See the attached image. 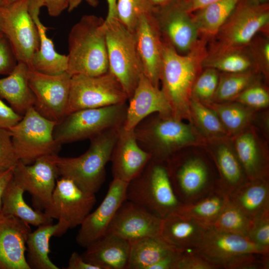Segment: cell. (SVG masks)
I'll return each mask as SVG.
<instances>
[{"mask_svg": "<svg viewBox=\"0 0 269 269\" xmlns=\"http://www.w3.org/2000/svg\"><path fill=\"white\" fill-rule=\"evenodd\" d=\"M131 244L115 234L106 233L86 248L81 255L87 262L100 269H126Z\"/></svg>", "mask_w": 269, "mask_h": 269, "instance_id": "cell-28", "label": "cell"}, {"mask_svg": "<svg viewBox=\"0 0 269 269\" xmlns=\"http://www.w3.org/2000/svg\"><path fill=\"white\" fill-rule=\"evenodd\" d=\"M126 198L161 219L177 212L182 205L172 186L166 162L153 158L128 183Z\"/></svg>", "mask_w": 269, "mask_h": 269, "instance_id": "cell-6", "label": "cell"}, {"mask_svg": "<svg viewBox=\"0 0 269 269\" xmlns=\"http://www.w3.org/2000/svg\"><path fill=\"white\" fill-rule=\"evenodd\" d=\"M161 219L141 206L126 199L118 209L106 233L115 234L130 242L158 236Z\"/></svg>", "mask_w": 269, "mask_h": 269, "instance_id": "cell-18", "label": "cell"}, {"mask_svg": "<svg viewBox=\"0 0 269 269\" xmlns=\"http://www.w3.org/2000/svg\"><path fill=\"white\" fill-rule=\"evenodd\" d=\"M127 101L128 97L123 87L109 71L95 76L74 75L71 77L66 115L80 110L121 104Z\"/></svg>", "mask_w": 269, "mask_h": 269, "instance_id": "cell-11", "label": "cell"}, {"mask_svg": "<svg viewBox=\"0 0 269 269\" xmlns=\"http://www.w3.org/2000/svg\"><path fill=\"white\" fill-rule=\"evenodd\" d=\"M128 104L78 110L66 115L54 130L56 142L61 145L84 139L124 125Z\"/></svg>", "mask_w": 269, "mask_h": 269, "instance_id": "cell-8", "label": "cell"}, {"mask_svg": "<svg viewBox=\"0 0 269 269\" xmlns=\"http://www.w3.org/2000/svg\"><path fill=\"white\" fill-rule=\"evenodd\" d=\"M105 33L109 71L119 81L129 100L143 74L134 33L115 17L105 19Z\"/></svg>", "mask_w": 269, "mask_h": 269, "instance_id": "cell-7", "label": "cell"}, {"mask_svg": "<svg viewBox=\"0 0 269 269\" xmlns=\"http://www.w3.org/2000/svg\"><path fill=\"white\" fill-rule=\"evenodd\" d=\"M248 238L266 252H269V210L252 220Z\"/></svg>", "mask_w": 269, "mask_h": 269, "instance_id": "cell-44", "label": "cell"}, {"mask_svg": "<svg viewBox=\"0 0 269 269\" xmlns=\"http://www.w3.org/2000/svg\"><path fill=\"white\" fill-rule=\"evenodd\" d=\"M24 191L12 178L4 191L1 211L36 227L53 223L44 212L32 208L23 198Z\"/></svg>", "mask_w": 269, "mask_h": 269, "instance_id": "cell-32", "label": "cell"}, {"mask_svg": "<svg viewBox=\"0 0 269 269\" xmlns=\"http://www.w3.org/2000/svg\"><path fill=\"white\" fill-rule=\"evenodd\" d=\"M29 68L26 64L18 62L10 74L0 79V98L5 100L21 116L34 107L35 102L28 81Z\"/></svg>", "mask_w": 269, "mask_h": 269, "instance_id": "cell-29", "label": "cell"}, {"mask_svg": "<svg viewBox=\"0 0 269 269\" xmlns=\"http://www.w3.org/2000/svg\"><path fill=\"white\" fill-rule=\"evenodd\" d=\"M44 6L42 0H28L30 15L36 25L39 35V48L34 55L31 69L47 74H57L67 71V55L58 53L52 40L47 36V27L39 17L40 8Z\"/></svg>", "mask_w": 269, "mask_h": 269, "instance_id": "cell-27", "label": "cell"}, {"mask_svg": "<svg viewBox=\"0 0 269 269\" xmlns=\"http://www.w3.org/2000/svg\"><path fill=\"white\" fill-rule=\"evenodd\" d=\"M59 176L50 155L31 164L18 160L13 169V180L32 197L35 209L43 211L49 203Z\"/></svg>", "mask_w": 269, "mask_h": 269, "instance_id": "cell-16", "label": "cell"}, {"mask_svg": "<svg viewBox=\"0 0 269 269\" xmlns=\"http://www.w3.org/2000/svg\"><path fill=\"white\" fill-rule=\"evenodd\" d=\"M154 12L181 3L183 0H146Z\"/></svg>", "mask_w": 269, "mask_h": 269, "instance_id": "cell-52", "label": "cell"}, {"mask_svg": "<svg viewBox=\"0 0 269 269\" xmlns=\"http://www.w3.org/2000/svg\"><path fill=\"white\" fill-rule=\"evenodd\" d=\"M205 105L217 114L230 137L252 125L255 119L256 110L236 101L211 102Z\"/></svg>", "mask_w": 269, "mask_h": 269, "instance_id": "cell-35", "label": "cell"}, {"mask_svg": "<svg viewBox=\"0 0 269 269\" xmlns=\"http://www.w3.org/2000/svg\"><path fill=\"white\" fill-rule=\"evenodd\" d=\"M212 228L178 213L161 219L159 236L178 252L193 251L204 243Z\"/></svg>", "mask_w": 269, "mask_h": 269, "instance_id": "cell-22", "label": "cell"}, {"mask_svg": "<svg viewBox=\"0 0 269 269\" xmlns=\"http://www.w3.org/2000/svg\"><path fill=\"white\" fill-rule=\"evenodd\" d=\"M230 139L248 180L269 179V150L257 129L251 125Z\"/></svg>", "mask_w": 269, "mask_h": 269, "instance_id": "cell-24", "label": "cell"}, {"mask_svg": "<svg viewBox=\"0 0 269 269\" xmlns=\"http://www.w3.org/2000/svg\"><path fill=\"white\" fill-rule=\"evenodd\" d=\"M130 243L131 249L127 269H149L150 266L175 252L159 236L145 237Z\"/></svg>", "mask_w": 269, "mask_h": 269, "instance_id": "cell-33", "label": "cell"}, {"mask_svg": "<svg viewBox=\"0 0 269 269\" xmlns=\"http://www.w3.org/2000/svg\"><path fill=\"white\" fill-rule=\"evenodd\" d=\"M18 161L9 130L0 128V171L14 167Z\"/></svg>", "mask_w": 269, "mask_h": 269, "instance_id": "cell-45", "label": "cell"}, {"mask_svg": "<svg viewBox=\"0 0 269 269\" xmlns=\"http://www.w3.org/2000/svg\"><path fill=\"white\" fill-rule=\"evenodd\" d=\"M252 220L228 201L211 228L215 231L248 237Z\"/></svg>", "mask_w": 269, "mask_h": 269, "instance_id": "cell-39", "label": "cell"}, {"mask_svg": "<svg viewBox=\"0 0 269 269\" xmlns=\"http://www.w3.org/2000/svg\"><path fill=\"white\" fill-rule=\"evenodd\" d=\"M259 54L260 61H261V68L265 75L267 76L269 67V43L268 41H266L262 44L259 50Z\"/></svg>", "mask_w": 269, "mask_h": 269, "instance_id": "cell-53", "label": "cell"}, {"mask_svg": "<svg viewBox=\"0 0 269 269\" xmlns=\"http://www.w3.org/2000/svg\"><path fill=\"white\" fill-rule=\"evenodd\" d=\"M28 0L0 5L1 31L9 41L18 62L30 68L39 48L38 30L28 7Z\"/></svg>", "mask_w": 269, "mask_h": 269, "instance_id": "cell-12", "label": "cell"}, {"mask_svg": "<svg viewBox=\"0 0 269 269\" xmlns=\"http://www.w3.org/2000/svg\"><path fill=\"white\" fill-rule=\"evenodd\" d=\"M96 202L95 194L87 193L71 180L60 177L57 179L51 200L43 211L60 222L68 231L81 225Z\"/></svg>", "mask_w": 269, "mask_h": 269, "instance_id": "cell-15", "label": "cell"}, {"mask_svg": "<svg viewBox=\"0 0 269 269\" xmlns=\"http://www.w3.org/2000/svg\"><path fill=\"white\" fill-rule=\"evenodd\" d=\"M13 167L0 171V211L1 209L3 193L8 184L12 178Z\"/></svg>", "mask_w": 269, "mask_h": 269, "instance_id": "cell-54", "label": "cell"}, {"mask_svg": "<svg viewBox=\"0 0 269 269\" xmlns=\"http://www.w3.org/2000/svg\"><path fill=\"white\" fill-rule=\"evenodd\" d=\"M128 183L114 179L100 205L85 218L76 235L77 243L86 248L105 235L118 209L126 199Z\"/></svg>", "mask_w": 269, "mask_h": 269, "instance_id": "cell-17", "label": "cell"}, {"mask_svg": "<svg viewBox=\"0 0 269 269\" xmlns=\"http://www.w3.org/2000/svg\"><path fill=\"white\" fill-rule=\"evenodd\" d=\"M219 79L217 70L207 68L196 79L193 86L191 98L204 105L213 102Z\"/></svg>", "mask_w": 269, "mask_h": 269, "instance_id": "cell-41", "label": "cell"}, {"mask_svg": "<svg viewBox=\"0 0 269 269\" xmlns=\"http://www.w3.org/2000/svg\"><path fill=\"white\" fill-rule=\"evenodd\" d=\"M249 3L254 5H262L268 3L269 0H246Z\"/></svg>", "mask_w": 269, "mask_h": 269, "instance_id": "cell-57", "label": "cell"}, {"mask_svg": "<svg viewBox=\"0 0 269 269\" xmlns=\"http://www.w3.org/2000/svg\"><path fill=\"white\" fill-rule=\"evenodd\" d=\"M190 114L192 124L206 139L230 137L217 114L192 98L190 103Z\"/></svg>", "mask_w": 269, "mask_h": 269, "instance_id": "cell-37", "label": "cell"}, {"mask_svg": "<svg viewBox=\"0 0 269 269\" xmlns=\"http://www.w3.org/2000/svg\"><path fill=\"white\" fill-rule=\"evenodd\" d=\"M16 0H3L1 5L8 4L12 3V2L16 1Z\"/></svg>", "mask_w": 269, "mask_h": 269, "instance_id": "cell-58", "label": "cell"}, {"mask_svg": "<svg viewBox=\"0 0 269 269\" xmlns=\"http://www.w3.org/2000/svg\"><path fill=\"white\" fill-rule=\"evenodd\" d=\"M2 32L1 31V26H0V33Z\"/></svg>", "mask_w": 269, "mask_h": 269, "instance_id": "cell-60", "label": "cell"}, {"mask_svg": "<svg viewBox=\"0 0 269 269\" xmlns=\"http://www.w3.org/2000/svg\"><path fill=\"white\" fill-rule=\"evenodd\" d=\"M83 1H85L89 5L94 7L99 4L98 0H68V12L74 10Z\"/></svg>", "mask_w": 269, "mask_h": 269, "instance_id": "cell-55", "label": "cell"}, {"mask_svg": "<svg viewBox=\"0 0 269 269\" xmlns=\"http://www.w3.org/2000/svg\"><path fill=\"white\" fill-rule=\"evenodd\" d=\"M22 116L16 113L0 98V128L8 129L17 123Z\"/></svg>", "mask_w": 269, "mask_h": 269, "instance_id": "cell-48", "label": "cell"}, {"mask_svg": "<svg viewBox=\"0 0 269 269\" xmlns=\"http://www.w3.org/2000/svg\"><path fill=\"white\" fill-rule=\"evenodd\" d=\"M49 15L57 17L67 9L68 0H42Z\"/></svg>", "mask_w": 269, "mask_h": 269, "instance_id": "cell-50", "label": "cell"}, {"mask_svg": "<svg viewBox=\"0 0 269 269\" xmlns=\"http://www.w3.org/2000/svg\"><path fill=\"white\" fill-rule=\"evenodd\" d=\"M203 147L216 167L219 187L228 196L248 180L230 137L206 139Z\"/></svg>", "mask_w": 269, "mask_h": 269, "instance_id": "cell-26", "label": "cell"}, {"mask_svg": "<svg viewBox=\"0 0 269 269\" xmlns=\"http://www.w3.org/2000/svg\"><path fill=\"white\" fill-rule=\"evenodd\" d=\"M228 201V196L219 187L195 202L182 204L176 213L211 227Z\"/></svg>", "mask_w": 269, "mask_h": 269, "instance_id": "cell-36", "label": "cell"}, {"mask_svg": "<svg viewBox=\"0 0 269 269\" xmlns=\"http://www.w3.org/2000/svg\"><path fill=\"white\" fill-rule=\"evenodd\" d=\"M143 74L159 87L163 41L153 11L139 16L134 30Z\"/></svg>", "mask_w": 269, "mask_h": 269, "instance_id": "cell-19", "label": "cell"}, {"mask_svg": "<svg viewBox=\"0 0 269 269\" xmlns=\"http://www.w3.org/2000/svg\"><path fill=\"white\" fill-rule=\"evenodd\" d=\"M3 0H0V5H1Z\"/></svg>", "mask_w": 269, "mask_h": 269, "instance_id": "cell-59", "label": "cell"}, {"mask_svg": "<svg viewBox=\"0 0 269 269\" xmlns=\"http://www.w3.org/2000/svg\"><path fill=\"white\" fill-rule=\"evenodd\" d=\"M119 128L107 130L91 138L87 150L78 157L50 155L59 176L71 180L86 193L95 194L105 181L106 166L110 161Z\"/></svg>", "mask_w": 269, "mask_h": 269, "instance_id": "cell-5", "label": "cell"}, {"mask_svg": "<svg viewBox=\"0 0 269 269\" xmlns=\"http://www.w3.org/2000/svg\"><path fill=\"white\" fill-rule=\"evenodd\" d=\"M228 199L253 220L269 210V179L248 180L233 191Z\"/></svg>", "mask_w": 269, "mask_h": 269, "instance_id": "cell-31", "label": "cell"}, {"mask_svg": "<svg viewBox=\"0 0 269 269\" xmlns=\"http://www.w3.org/2000/svg\"><path fill=\"white\" fill-rule=\"evenodd\" d=\"M128 101L123 125L127 130H134L142 120L153 113L172 115L171 108L163 91L159 87L154 86L143 74Z\"/></svg>", "mask_w": 269, "mask_h": 269, "instance_id": "cell-25", "label": "cell"}, {"mask_svg": "<svg viewBox=\"0 0 269 269\" xmlns=\"http://www.w3.org/2000/svg\"><path fill=\"white\" fill-rule=\"evenodd\" d=\"M56 122L46 119L33 107L9 128L18 160L31 164L45 156L57 154L60 146L53 133Z\"/></svg>", "mask_w": 269, "mask_h": 269, "instance_id": "cell-9", "label": "cell"}, {"mask_svg": "<svg viewBox=\"0 0 269 269\" xmlns=\"http://www.w3.org/2000/svg\"><path fill=\"white\" fill-rule=\"evenodd\" d=\"M151 158L150 154L139 145L134 130H127L123 126L118 129L110 158L114 179L129 183L140 173Z\"/></svg>", "mask_w": 269, "mask_h": 269, "instance_id": "cell-21", "label": "cell"}, {"mask_svg": "<svg viewBox=\"0 0 269 269\" xmlns=\"http://www.w3.org/2000/svg\"><path fill=\"white\" fill-rule=\"evenodd\" d=\"M68 67L71 76H98L109 71L105 19L83 15L68 36Z\"/></svg>", "mask_w": 269, "mask_h": 269, "instance_id": "cell-4", "label": "cell"}, {"mask_svg": "<svg viewBox=\"0 0 269 269\" xmlns=\"http://www.w3.org/2000/svg\"><path fill=\"white\" fill-rule=\"evenodd\" d=\"M252 71L226 73L219 75L218 86L213 102L223 103L233 101L245 89L255 84Z\"/></svg>", "mask_w": 269, "mask_h": 269, "instance_id": "cell-38", "label": "cell"}, {"mask_svg": "<svg viewBox=\"0 0 269 269\" xmlns=\"http://www.w3.org/2000/svg\"><path fill=\"white\" fill-rule=\"evenodd\" d=\"M151 11H153L146 0H117V17L121 23L132 31H134L139 16Z\"/></svg>", "mask_w": 269, "mask_h": 269, "instance_id": "cell-42", "label": "cell"}, {"mask_svg": "<svg viewBox=\"0 0 269 269\" xmlns=\"http://www.w3.org/2000/svg\"><path fill=\"white\" fill-rule=\"evenodd\" d=\"M37 227L30 232L26 241V260L30 269H59L49 257L50 241L53 236L60 237L67 231L58 221L55 224Z\"/></svg>", "mask_w": 269, "mask_h": 269, "instance_id": "cell-30", "label": "cell"}, {"mask_svg": "<svg viewBox=\"0 0 269 269\" xmlns=\"http://www.w3.org/2000/svg\"><path fill=\"white\" fill-rule=\"evenodd\" d=\"M117 0H106L108 4V13L106 20L117 17L116 6Z\"/></svg>", "mask_w": 269, "mask_h": 269, "instance_id": "cell-56", "label": "cell"}, {"mask_svg": "<svg viewBox=\"0 0 269 269\" xmlns=\"http://www.w3.org/2000/svg\"><path fill=\"white\" fill-rule=\"evenodd\" d=\"M31 231L27 223L0 211V269H30L26 241Z\"/></svg>", "mask_w": 269, "mask_h": 269, "instance_id": "cell-23", "label": "cell"}, {"mask_svg": "<svg viewBox=\"0 0 269 269\" xmlns=\"http://www.w3.org/2000/svg\"><path fill=\"white\" fill-rule=\"evenodd\" d=\"M154 13L162 40L178 53L187 54L199 44L197 28L182 2Z\"/></svg>", "mask_w": 269, "mask_h": 269, "instance_id": "cell-20", "label": "cell"}, {"mask_svg": "<svg viewBox=\"0 0 269 269\" xmlns=\"http://www.w3.org/2000/svg\"><path fill=\"white\" fill-rule=\"evenodd\" d=\"M18 61L13 49L2 32L0 33V74H10Z\"/></svg>", "mask_w": 269, "mask_h": 269, "instance_id": "cell-47", "label": "cell"}, {"mask_svg": "<svg viewBox=\"0 0 269 269\" xmlns=\"http://www.w3.org/2000/svg\"><path fill=\"white\" fill-rule=\"evenodd\" d=\"M162 41L161 89L169 102L173 116L192 124L190 103L193 85L201 73L202 62L206 56L203 46L199 43L189 53L182 54Z\"/></svg>", "mask_w": 269, "mask_h": 269, "instance_id": "cell-1", "label": "cell"}, {"mask_svg": "<svg viewBox=\"0 0 269 269\" xmlns=\"http://www.w3.org/2000/svg\"><path fill=\"white\" fill-rule=\"evenodd\" d=\"M240 1L220 0L194 12L191 18L198 32L206 37H214Z\"/></svg>", "mask_w": 269, "mask_h": 269, "instance_id": "cell-34", "label": "cell"}, {"mask_svg": "<svg viewBox=\"0 0 269 269\" xmlns=\"http://www.w3.org/2000/svg\"><path fill=\"white\" fill-rule=\"evenodd\" d=\"M269 23V3L254 5L241 0L214 36L211 55L240 50L250 43Z\"/></svg>", "mask_w": 269, "mask_h": 269, "instance_id": "cell-10", "label": "cell"}, {"mask_svg": "<svg viewBox=\"0 0 269 269\" xmlns=\"http://www.w3.org/2000/svg\"><path fill=\"white\" fill-rule=\"evenodd\" d=\"M71 77L67 71L51 75L29 69L28 84L35 99L33 107L40 115L57 123L65 117Z\"/></svg>", "mask_w": 269, "mask_h": 269, "instance_id": "cell-14", "label": "cell"}, {"mask_svg": "<svg viewBox=\"0 0 269 269\" xmlns=\"http://www.w3.org/2000/svg\"><path fill=\"white\" fill-rule=\"evenodd\" d=\"M193 252L219 269H243L255 253H269L247 237L212 228L204 243Z\"/></svg>", "mask_w": 269, "mask_h": 269, "instance_id": "cell-13", "label": "cell"}, {"mask_svg": "<svg viewBox=\"0 0 269 269\" xmlns=\"http://www.w3.org/2000/svg\"><path fill=\"white\" fill-rule=\"evenodd\" d=\"M258 110L267 108L269 105V94L263 86L254 84L249 86L233 101Z\"/></svg>", "mask_w": 269, "mask_h": 269, "instance_id": "cell-43", "label": "cell"}, {"mask_svg": "<svg viewBox=\"0 0 269 269\" xmlns=\"http://www.w3.org/2000/svg\"><path fill=\"white\" fill-rule=\"evenodd\" d=\"M253 64L251 58L240 50L206 56L202 62V66L226 73L252 71Z\"/></svg>", "mask_w": 269, "mask_h": 269, "instance_id": "cell-40", "label": "cell"}, {"mask_svg": "<svg viewBox=\"0 0 269 269\" xmlns=\"http://www.w3.org/2000/svg\"><path fill=\"white\" fill-rule=\"evenodd\" d=\"M166 162L173 190L182 204L195 202L219 187L216 167L203 147L184 148Z\"/></svg>", "mask_w": 269, "mask_h": 269, "instance_id": "cell-3", "label": "cell"}, {"mask_svg": "<svg viewBox=\"0 0 269 269\" xmlns=\"http://www.w3.org/2000/svg\"><path fill=\"white\" fill-rule=\"evenodd\" d=\"M220 0H183L182 5L189 14L194 12Z\"/></svg>", "mask_w": 269, "mask_h": 269, "instance_id": "cell-51", "label": "cell"}, {"mask_svg": "<svg viewBox=\"0 0 269 269\" xmlns=\"http://www.w3.org/2000/svg\"><path fill=\"white\" fill-rule=\"evenodd\" d=\"M173 269H219L193 251L179 253Z\"/></svg>", "mask_w": 269, "mask_h": 269, "instance_id": "cell-46", "label": "cell"}, {"mask_svg": "<svg viewBox=\"0 0 269 269\" xmlns=\"http://www.w3.org/2000/svg\"><path fill=\"white\" fill-rule=\"evenodd\" d=\"M66 269H100V268L91 263L86 261L82 257L76 252L71 255L69 259L68 266Z\"/></svg>", "mask_w": 269, "mask_h": 269, "instance_id": "cell-49", "label": "cell"}, {"mask_svg": "<svg viewBox=\"0 0 269 269\" xmlns=\"http://www.w3.org/2000/svg\"><path fill=\"white\" fill-rule=\"evenodd\" d=\"M134 132L139 145L151 158L164 161L184 148L203 147L206 141L192 123L158 113L142 120Z\"/></svg>", "mask_w": 269, "mask_h": 269, "instance_id": "cell-2", "label": "cell"}]
</instances>
